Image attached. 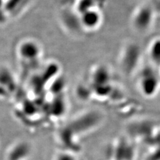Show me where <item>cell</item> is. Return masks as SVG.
I'll list each match as a JSON object with an SVG mask.
<instances>
[{"instance_id": "obj_1", "label": "cell", "mask_w": 160, "mask_h": 160, "mask_svg": "<svg viewBox=\"0 0 160 160\" xmlns=\"http://www.w3.org/2000/svg\"><path fill=\"white\" fill-rule=\"evenodd\" d=\"M138 87L144 97L153 98L160 90V74L159 70L152 65L145 66L140 71Z\"/></svg>"}, {"instance_id": "obj_2", "label": "cell", "mask_w": 160, "mask_h": 160, "mask_svg": "<svg viewBox=\"0 0 160 160\" xmlns=\"http://www.w3.org/2000/svg\"><path fill=\"white\" fill-rule=\"evenodd\" d=\"M156 14L152 2L140 5L135 10L132 18L133 29L139 33H147L152 28Z\"/></svg>"}, {"instance_id": "obj_3", "label": "cell", "mask_w": 160, "mask_h": 160, "mask_svg": "<svg viewBox=\"0 0 160 160\" xmlns=\"http://www.w3.org/2000/svg\"><path fill=\"white\" fill-rule=\"evenodd\" d=\"M141 57V49L138 45L129 43L123 51L121 59V65L125 72L128 73L134 72L139 66Z\"/></svg>"}, {"instance_id": "obj_4", "label": "cell", "mask_w": 160, "mask_h": 160, "mask_svg": "<svg viewBox=\"0 0 160 160\" xmlns=\"http://www.w3.org/2000/svg\"><path fill=\"white\" fill-rule=\"evenodd\" d=\"M148 54L151 65L159 69L160 68V37L155 38L150 42Z\"/></svg>"}, {"instance_id": "obj_5", "label": "cell", "mask_w": 160, "mask_h": 160, "mask_svg": "<svg viewBox=\"0 0 160 160\" xmlns=\"http://www.w3.org/2000/svg\"><path fill=\"white\" fill-rule=\"evenodd\" d=\"M152 3L156 10V13L160 14V0H152Z\"/></svg>"}, {"instance_id": "obj_6", "label": "cell", "mask_w": 160, "mask_h": 160, "mask_svg": "<svg viewBox=\"0 0 160 160\" xmlns=\"http://www.w3.org/2000/svg\"><path fill=\"white\" fill-rule=\"evenodd\" d=\"M159 74H160V68H159Z\"/></svg>"}]
</instances>
